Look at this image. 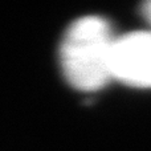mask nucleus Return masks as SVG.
Listing matches in <instances>:
<instances>
[{
	"mask_svg": "<svg viewBox=\"0 0 151 151\" xmlns=\"http://www.w3.org/2000/svg\"><path fill=\"white\" fill-rule=\"evenodd\" d=\"M115 36L99 16H83L66 29L60 45V64L66 81L81 91H96L111 80Z\"/></svg>",
	"mask_w": 151,
	"mask_h": 151,
	"instance_id": "f257e3e1",
	"label": "nucleus"
},
{
	"mask_svg": "<svg viewBox=\"0 0 151 151\" xmlns=\"http://www.w3.org/2000/svg\"><path fill=\"white\" fill-rule=\"evenodd\" d=\"M111 80L134 88H151V31H135L115 37Z\"/></svg>",
	"mask_w": 151,
	"mask_h": 151,
	"instance_id": "f03ea898",
	"label": "nucleus"
},
{
	"mask_svg": "<svg viewBox=\"0 0 151 151\" xmlns=\"http://www.w3.org/2000/svg\"><path fill=\"white\" fill-rule=\"evenodd\" d=\"M142 15H143V17L149 21V24L151 25V0L142 4Z\"/></svg>",
	"mask_w": 151,
	"mask_h": 151,
	"instance_id": "7ed1b4c3",
	"label": "nucleus"
}]
</instances>
